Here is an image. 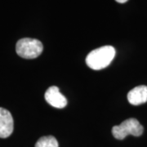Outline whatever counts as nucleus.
<instances>
[{"mask_svg":"<svg viewBox=\"0 0 147 147\" xmlns=\"http://www.w3.org/2000/svg\"><path fill=\"white\" fill-rule=\"evenodd\" d=\"M115 47L107 45L90 52L86 57V64L94 70L106 68L115 57Z\"/></svg>","mask_w":147,"mask_h":147,"instance_id":"f257e3e1","label":"nucleus"},{"mask_svg":"<svg viewBox=\"0 0 147 147\" xmlns=\"http://www.w3.org/2000/svg\"><path fill=\"white\" fill-rule=\"evenodd\" d=\"M42 43L35 38H24L16 42V51L18 56L25 59H34L41 55Z\"/></svg>","mask_w":147,"mask_h":147,"instance_id":"f03ea898","label":"nucleus"},{"mask_svg":"<svg viewBox=\"0 0 147 147\" xmlns=\"http://www.w3.org/2000/svg\"><path fill=\"white\" fill-rule=\"evenodd\" d=\"M144 128L139 121L130 118L124 120L121 124L112 127V134L115 138L118 140L124 139L127 135H132L134 137H140L142 135Z\"/></svg>","mask_w":147,"mask_h":147,"instance_id":"7ed1b4c3","label":"nucleus"},{"mask_svg":"<svg viewBox=\"0 0 147 147\" xmlns=\"http://www.w3.org/2000/svg\"><path fill=\"white\" fill-rule=\"evenodd\" d=\"M44 97L47 103L55 108L62 109L67 105L66 98L60 92V89L57 86L50 87L46 91Z\"/></svg>","mask_w":147,"mask_h":147,"instance_id":"20e7f679","label":"nucleus"},{"mask_svg":"<svg viewBox=\"0 0 147 147\" xmlns=\"http://www.w3.org/2000/svg\"><path fill=\"white\" fill-rule=\"evenodd\" d=\"M14 122L11 113L0 107V138H7L13 131Z\"/></svg>","mask_w":147,"mask_h":147,"instance_id":"39448f33","label":"nucleus"},{"mask_svg":"<svg viewBox=\"0 0 147 147\" xmlns=\"http://www.w3.org/2000/svg\"><path fill=\"white\" fill-rule=\"evenodd\" d=\"M128 102L133 105H139L147 101V86L141 85L131 89L127 94Z\"/></svg>","mask_w":147,"mask_h":147,"instance_id":"423d86ee","label":"nucleus"},{"mask_svg":"<svg viewBox=\"0 0 147 147\" xmlns=\"http://www.w3.org/2000/svg\"><path fill=\"white\" fill-rule=\"evenodd\" d=\"M35 147H59V144L57 140L53 136H46L38 140Z\"/></svg>","mask_w":147,"mask_h":147,"instance_id":"0eeeda50","label":"nucleus"},{"mask_svg":"<svg viewBox=\"0 0 147 147\" xmlns=\"http://www.w3.org/2000/svg\"><path fill=\"white\" fill-rule=\"evenodd\" d=\"M115 1L118 2V3H124L127 2V0H115Z\"/></svg>","mask_w":147,"mask_h":147,"instance_id":"6e6552de","label":"nucleus"}]
</instances>
